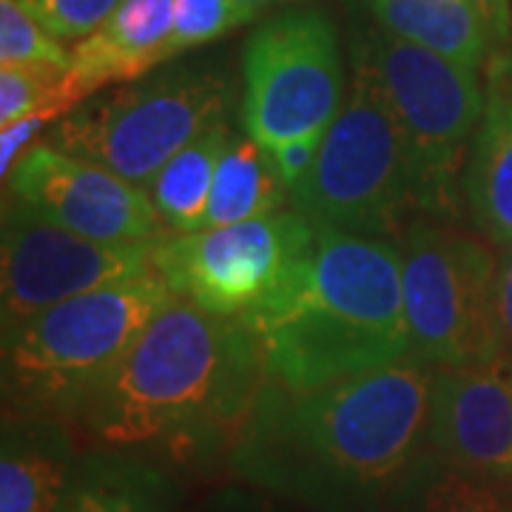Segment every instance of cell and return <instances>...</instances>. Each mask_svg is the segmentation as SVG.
I'll use <instances>...</instances> for the list:
<instances>
[{
	"label": "cell",
	"instance_id": "7402d4cb",
	"mask_svg": "<svg viewBox=\"0 0 512 512\" xmlns=\"http://www.w3.org/2000/svg\"><path fill=\"white\" fill-rule=\"evenodd\" d=\"M3 63H49L72 69V52L57 43L26 0H0V66Z\"/></svg>",
	"mask_w": 512,
	"mask_h": 512
},
{
	"label": "cell",
	"instance_id": "4316f807",
	"mask_svg": "<svg viewBox=\"0 0 512 512\" xmlns=\"http://www.w3.org/2000/svg\"><path fill=\"white\" fill-rule=\"evenodd\" d=\"M470 6L478 12L484 23L490 43L495 49L512 46V3L510 0H470Z\"/></svg>",
	"mask_w": 512,
	"mask_h": 512
},
{
	"label": "cell",
	"instance_id": "6da1fadb",
	"mask_svg": "<svg viewBox=\"0 0 512 512\" xmlns=\"http://www.w3.org/2000/svg\"><path fill=\"white\" fill-rule=\"evenodd\" d=\"M433 370L407 356L316 390L265 379L234 433V476L313 512H382L427 447Z\"/></svg>",
	"mask_w": 512,
	"mask_h": 512
},
{
	"label": "cell",
	"instance_id": "8992f818",
	"mask_svg": "<svg viewBox=\"0 0 512 512\" xmlns=\"http://www.w3.org/2000/svg\"><path fill=\"white\" fill-rule=\"evenodd\" d=\"M234 86L217 66H171L86 103L49 128L46 143L106 165L146 188L205 128L228 120Z\"/></svg>",
	"mask_w": 512,
	"mask_h": 512
},
{
	"label": "cell",
	"instance_id": "4fadbf2b",
	"mask_svg": "<svg viewBox=\"0 0 512 512\" xmlns=\"http://www.w3.org/2000/svg\"><path fill=\"white\" fill-rule=\"evenodd\" d=\"M427 447L464 473L512 481V356L433 370Z\"/></svg>",
	"mask_w": 512,
	"mask_h": 512
},
{
	"label": "cell",
	"instance_id": "d6986e66",
	"mask_svg": "<svg viewBox=\"0 0 512 512\" xmlns=\"http://www.w3.org/2000/svg\"><path fill=\"white\" fill-rule=\"evenodd\" d=\"M69 461L55 441L6 421L0 456V512H63L69 493Z\"/></svg>",
	"mask_w": 512,
	"mask_h": 512
},
{
	"label": "cell",
	"instance_id": "7c38bea8",
	"mask_svg": "<svg viewBox=\"0 0 512 512\" xmlns=\"http://www.w3.org/2000/svg\"><path fill=\"white\" fill-rule=\"evenodd\" d=\"M6 197L35 208L46 220L97 242H148L168 234L143 185L106 165L74 157L40 140L6 177Z\"/></svg>",
	"mask_w": 512,
	"mask_h": 512
},
{
	"label": "cell",
	"instance_id": "f1b7e54d",
	"mask_svg": "<svg viewBox=\"0 0 512 512\" xmlns=\"http://www.w3.org/2000/svg\"><path fill=\"white\" fill-rule=\"evenodd\" d=\"M239 3L251 6L256 12H265V9H271V6H285V3H296V0H239Z\"/></svg>",
	"mask_w": 512,
	"mask_h": 512
},
{
	"label": "cell",
	"instance_id": "83f0119b",
	"mask_svg": "<svg viewBox=\"0 0 512 512\" xmlns=\"http://www.w3.org/2000/svg\"><path fill=\"white\" fill-rule=\"evenodd\" d=\"M498 328L504 353L512 356V245H504L498 254Z\"/></svg>",
	"mask_w": 512,
	"mask_h": 512
},
{
	"label": "cell",
	"instance_id": "277c9868",
	"mask_svg": "<svg viewBox=\"0 0 512 512\" xmlns=\"http://www.w3.org/2000/svg\"><path fill=\"white\" fill-rule=\"evenodd\" d=\"M174 299L157 271L52 305L3 336L6 416L83 410L148 322Z\"/></svg>",
	"mask_w": 512,
	"mask_h": 512
},
{
	"label": "cell",
	"instance_id": "8fae6325",
	"mask_svg": "<svg viewBox=\"0 0 512 512\" xmlns=\"http://www.w3.org/2000/svg\"><path fill=\"white\" fill-rule=\"evenodd\" d=\"M148 242L80 237L15 197L3 202L0 325L3 336L52 305L154 271Z\"/></svg>",
	"mask_w": 512,
	"mask_h": 512
},
{
	"label": "cell",
	"instance_id": "d4e9b609",
	"mask_svg": "<svg viewBox=\"0 0 512 512\" xmlns=\"http://www.w3.org/2000/svg\"><path fill=\"white\" fill-rule=\"evenodd\" d=\"M200 512H313L302 504H296L291 498H282V495L268 493V490H259L251 484H242V487H231V490H222L217 493Z\"/></svg>",
	"mask_w": 512,
	"mask_h": 512
},
{
	"label": "cell",
	"instance_id": "9c48e42d",
	"mask_svg": "<svg viewBox=\"0 0 512 512\" xmlns=\"http://www.w3.org/2000/svg\"><path fill=\"white\" fill-rule=\"evenodd\" d=\"M336 26L319 6H291L262 20L242 55V128L274 151L325 134L345 103Z\"/></svg>",
	"mask_w": 512,
	"mask_h": 512
},
{
	"label": "cell",
	"instance_id": "9a60e30c",
	"mask_svg": "<svg viewBox=\"0 0 512 512\" xmlns=\"http://www.w3.org/2000/svg\"><path fill=\"white\" fill-rule=\"evenodd\" d=\"M72 77L97 94L174 60V0H120L100 29L74 43Z\"/></svg>",
	"mask_w": 512,
	"mask_h": 512
},
{
	"label": "cell",
	"instance_id": "3957f363",
	"mask_svg": "<svg viewBox=\"0 0 512 512\" xmlns=\"http://www.w3.org/2000/svg\"><path fill=\"white\" fill-rule=\"evenodd\" d=\"M262 353L242 319L174 296L80 410L111 447L197 439L245 419L265 384Z\"/></svg>",
	"mask_w": 512,
	"mask_h": 512
},
{
	"label": "cell",
	"instance_id": "7a4b0ae2",
	"mask_svg": "<svg viewBox=\"0 0 512 512\" xmlns=\"http://www.w3.org/2000/svg\"><path fill=\"white\" fill-rule=\"evenodd\" d=\"M242 322L254 333L265 376L291 390L396 365L413 356L402 248L384 237L316 228L291 285Z\"/></svg>",
	"mask_w": 512,
	"mask_h": 512
},
{
	"label": "cell",
	"instance_id": "ba28073f",
	"mask_svg": "<svg viewBox=\"0 0 512 512\" xmlns=\"http://www.w3.org/2000/svg\"><path fill=\"white\" fill-rule=\"evenodd\" d=\"M353 69H362L376 83L407 137L421 177L424 214L456 217L458 171H464L467 143H473L484 114L478 69L384 29L356 40Z\"/></svg>",
	"mask_w": 512,
	"mask_h": 512
},
{
	"label": "cell",
	"instance_id": "ffe728a7",
	"mask_svg": "<svg viewBox=\"0 0 512 512\" xmlns=\"http://www.w3.org/2000/svg\"><path fill=\"white\" fill-rule=\"evenodd\" d=\"M501 481L473 476L424 447L393 487L382 512H512Z\"/></svg>",
	"mask_w": 512,
	"mask_h": 512
},
{
	"label": "cell",
	"instance_id": "603a6c76",
	"mask_svg": "<svg viewBox=\"0 0 512 512\" xmlns=\"http://www.w3.org/2000/svg\"><path fill=\"white\" fill-rule=\"evenodd\" d=\"M259 12L239 0H174V55L248 26Z\"/></svg>",
	"mask_w": 512,
	"mask_h": 512
},
{
	"label": "cell",
	"instance_id": "ac0fdd59",
	"mask_svg": "<svg viewBox=\"0 0 512 512\" xmlns=\"http://www.w3.org/2000/svg\"><path fill=\"white\" fill-rule=\"evenodd\" d=\"M231 137L234 131L228 126V120L205 128L197 140H191L180 154H174L157 171V177L146 185L148 197L168 225V231H177V234L202 231L217 165Z\"/></svg>",
	"mask_w": 512,
	"mask_h": 512
},
{
	"label": "cell",
	"instance_id": "484cf974",
	"mask_svg": "<svg viewBox=\"0 0 512 512\" xmlns=\"http://www.w3.org/2000/svg\"><path fill=\"white\" fill-rule=\"evenodd\" d=\"M322 137L325 134H305V137H293L288 143H282L279 148H274V163L279 177L285 180L288 188H296L308 177V171L316 163L319 157V148H322Z\"/></svg>",
	"mask_w": 512,
	"mask_h": 512
},
{
	"label": "cell",
	"instance_id": "44dd1931",
	"mask_svg": "<svg viewBox=\"0 0 512 512\" xmlns=\"http://www.w3.org/2000/svg\"><path fill=\"white\" fill-rule=\"evenodd\" d=\"M63 512H165L151 478L97 461L80 481H72Z\"/></svg>",
	"mask_w": 512,
	"mask_h": 512
},
{
	"label": "cell",
	"instance_id": "cb8c5ba5",
	"mask_svg": "<svg viewBox=\"0 0 512 512\" xmlns=\"http://www.w3.org/2000/svg\"><path fill=\"white\" fill-rule=\"evenodd\" d=\"M57 40H83L100 29L120 0H26Z\"/></svg>",
	"mask_w": 512,
	"mask_h": 512
},
{
	"label": "cell",
	"instance_id": "2e32d148",
	"mask_svg": "<svg viewBox=\"0 0 512 512\" xmlns=\"http://www.w3.org/2000/svg\"><path fill=\"white\" fill-rule=\"evenodd\" d=\"M384 32L481 69L493 43L470 0H365Z\"/></svg>",
	"mask_w": 512,
	"mask_h": 512
},
{
	"label": "cell",
	"instance_id": "e0dca14e",
	"mask_svg": "<svg viewBox=\"0 0 512 512\" xmlns=\"http://www.w3.org/2000/svg\"><path fill=\"white\" fill-rule=\"evenodd\" d=\"M291 188L279 177L274 154L248 134H234L217 165L202 228L268 217L285 208Z\"/></svg>",
	"mask_w": 512,
	"mask_h": 512
},
{
	"label": "cell",
	"instance_id": "5b68a950",
	"mask_svg": "<svg viewBox=\"0 0 512 512\" xmlns=\"http://www.w3.org/2000/svg\"><path fill=\"white\" fill-rule=\"evenodd\" d=\"M293 211L316 228L387 237L404 217L424 214L421 177L407 137L362 69L330 123L319 157L291 188Z\"/></svg>",
	"mask_w": 512,
	"mask_h": 512
},
{
	"label": "cell",
	"instance_id": "30bf717a",
	"mask_svg": "<svg viewBox=\"0 0 512 512\" xmlns=\"http://www.w3.org/2000/svg\"><path fill=\"white\" fill-rule=\"evenodd\" d=\"M316 225L299 211L165 234L151 248V265L174 296L205 311L245 319L271 305L311 254Z\"/></svg>",
	"mask_w": 512,
	"mask_h": 512
},
{
	"label": "cell",
	"instance_id": "52a82bcc",
	"mask_svg": "<svg viewBox=\"0 0 512 512\" xmlns=\"http://www.w3.org/2000/svg\"><path fill=\"white\" fill-rule=\"evenodd\" d=\"M399 248L413 356L433 367L498 359V256L490 245L456 217L421 214L407 222Z\"/></svg>",
	"mask_w": 512,
	"mask_h": 512
},
{
	"label": "cell",
	"instance_id": "5bb4252c",
	"mask_svg": "<svg viewBox=\"0 0 512 512\" xmlns=\"http://www.w3.org/2000/svg\"><path fill=\"white\" fill-rule=\"evenodd\" d=\"M461 200L493 245H512V46L484 63V114L461 171Z\"/></svg>",
	"mask_w": 512,
	"mask_h": 512
}]
</instances>
